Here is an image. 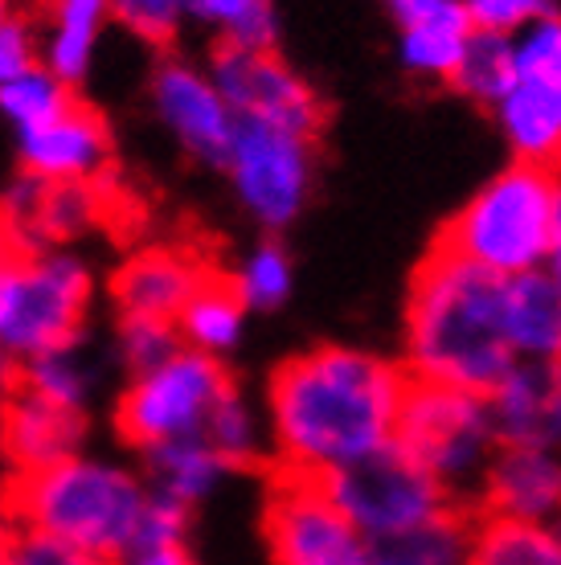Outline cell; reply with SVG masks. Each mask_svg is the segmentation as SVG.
Segmentation results:
<instances>
[{"instance_id":"60d3db41","label":"cell","mask_w":561,"mask_h":565,"mask_svg":"<svg viewBox=\"0 0 561 565\" xmlns=\"http://www.w3.org/2000/svg\"><path fill=\"white\" fill-rule=\"evenodd\" d=\"M4 17H13V0H0V21H4Z\"/></svg>"},{"instance_id":"d4e9b609","label":"cell","mask_w":561,"mask_h":565,"mask_svg":"<svg viewBox=\"0 0 561 565\" xmlns=\"http://www.w3.org/2000/svg\"><path fill=\"white\" fill-rule=\"evenodd\" d=\"M201 438H205L234 471H246V467H258L263 459H271L267 414H263L258 402H251V397L242 394L239 385L213 406Z\"/></svg>"},{"instance_id":"9c48e42d","label":"cell","mask_w":561,"mask_h":565,"mask_svg":"<svg viewBox=\"0 0 561 565\" xmlns=\"http://www.w3.org/2000/svg\"><path fill=\"white\" fill-rule=\"evenodd\" d=\"M324 488L366 541L398 537L406 529L435 521L438 512L455 509L451 495L398 443L332 471Z\"/></svg>"},{"instance_id":"9a60e30c","label":"cell","mask_w":561,"mask_h":565,"mask_svg":"<svg viewBox=\"0 0 561 565\" xmlns=\"http://www.w3.org/2000/svg\"><path fill=\"white\" fill-rule=\"evenodd\" d=\"M86 414L62 411L45 397H33L21 385H9L0 397V455L13 476L42 471V467L83 451Z\"/></svg>"},{"instance_id":"83f0119b","label":"cell","mask_w":561,"mask_h":565,"mask_svg":"<svg viewBox=\"0 0 561 565\" xmlns=\"http://www.w3.org/2000/svg\"><path fill=\"white\" fill-rule=\"evenodd\" d=\"M225 279H230L234 296L242 299L246 311H275L292 299L295 267H292V255L283 250V242L267 238L258 242V246H251L239 258L234 275H225Z\"/></svg>"},{"instance_id":"8992f818","label":"cell","mask_w":561,"mask_h":565,"mask_svg":"<svg viewBox=\"0 0 561 565\" xmlns=\"http://www.w3.org/2000/svg\"><path fill=\"white\" fill-rule=\"evenodd\" d=\"M393 443L451 495L455 509H479V488L496 455L484 397L410 377L393 423Z\"/></svg>"},{"instance_id":"603a6c76","label":"cell","mask_w":561,"mask_h":565,"mask_svg":"<svg viewBox=\"0 0 561 565\" xmlns=\"http://www.w3.org/2000/svg\"><path fill=\"white\" fill-rule=\"evenodd\" d=\"M467 565H561L558 524L508 521L476 512Z\"/></svg>"},{"instance_id":"ac0fdd59","label":"cell","mask_w":561,"mask_h":565,"mask_svg":"<svg viewBox=\"0 0 561 565\" xmlns=\"http://www.w3.org/2000/svg\"><path fill=\"white\" fill-rule=\"evenodd\" d=\"M210 267L177 246H148L119 267L112 282V299L119 316H148V320H177Z\"/></svg>"},{"instance_id":"277c9868","label":"cell","mask_w":561,"mask_h":565,"mask_svg":"<svg viewBox=\"0 0 561 565\" xmlns=\"http://www.w3.org/2000/svg\"><path fill=\"white\" fill-rule=\"evenodd\" d=\"M438 250L488 270L496 279L558 267L561 184L558 169L508 164L467 198L435 242Z\"/></svg>"},{"instance_id":"f546056e","label":"cell","mask_w":561,"mask_h":565,"mask_svg":"<svg viewBox=\"0 0 561 565\" xmlns=\"http://www.w3.org/2000/svg\"><path fill=\"white\" fill-rule=\"evenodd\" d=\"M512 83V38H496V33H472L464 45V57L451 74V86L464 90L472 103L500 99Z\"/></svg>"},{"instance_id":"d6a6232c","label":"cell","mask_w":561,"mask_h":565,"mask_svg":"<svg viewBox=\"0 0 561 565\" xmlns=\"http://www.w3.org/2000/svg\"><path fill=\"white\" fill-rule=\"evenodd\" d=\"M119 25L148 45H172L184 29V0H107Z\"/></svg>"},{"instance_id":"e575fe53","label":"cell","mask_w":561,"mask_h":565,"mask_svg":"<svg viewBox=\"0 0 561 565\" xmlns=\"http://www.w3.org/2000/svg\"><path fill=\"white\" fill-rule=\"evenodd\" d=\"M0 565H107V562H98L91 553L50 537V533L13 524L9 537H4V550H0Z\"/></svg>"},{"instance_id":"1f68e13d","label":"cell","mask_w":561,"mask_h":565,"mask_svg":"<svg viewBox=\"0 0 561 565\" xmlns=\"http://www.w3.org/2000/svg\"><path fill=\"white\" fill-rule=\"evenodd\" d=\"M115 349L124 356V365L131 373H144V369L169 361L177 349H181V337L169 320H148V316H119V328H115Z\"/></svg>"},{"instance_id":"f35d334b","label":"cell","mask_w":561,"mask_h":565,"mask_svg":"<svg viewBox=\"0 0 561 565\" xmlns=\"http://www.w3.org/2000/svg\"><path fill=\"white\" fill-rule=\"evenodd\" d=\"M9 529H13V516L4 509V495H0V550H4V537H9Z\"/></svg>"},{"instance_id":"d6986e66","label":"cell","mask_w":561,"mask_h":565,"mask_svg":"<svg viewBox=\"0 0 561 565\" xmlns=\"http://www.w3.org/2000/svg\"><path fill=\"white\" fill-rule=\"evenodd\" d=\"M505 340L517 361H558L561 353V279L558 267L505 279L500 291Z\"/></svg>"},{"instance_id":"cb8c5ba5","label":"cell","mask_w":561,"mask_h":565,"mask_svg":"<svg viewBox=\"0 0 561 565\" xmlns=\"http://www.w3.org/2000/svg\"><path fill=\"white\" fill-rule=\"evenodd\" d=\"M472 521L476 512L447 509L435 521L406 529L398 537L369 541L373 565H467V545H472Z\"/></svg>"},{"instance_id":"5bb4252c","label":"cell","mask_w":561,"mask_h":565,"mask_svg":"<svg viewBox=\"0 0 561 565\" xmlns=\"http://www.w3.org/2000/svg\"><path fill=\"white\" fill-rule=\"evenodd\" d=\"M488 418L496 447H541L558 451L561 382L558 361H517L488 394Z\"/></svg>"},{"instance_id":"4316f807","label":"cell","mask_w":561,"mask_h":565,"mask_svg":"<svg viewBox=\"0 0 561 565\" xmlns=\"http://www.w3.org/2000/svg\"><path fill=\"white\" fill-rule=\"evenodd\" d=\"M184 21L205 25L218 45L275 50V38H279L275 0H184Z\"/></svg>"},{"instance_id":"6da1fadb","label":"cell","mask_w":561,"mask_h":565,"mask_svg":"<svg viewBox=\"0 0 561 565\" xmlns=\"http://www.w3.org/2000/svg\"><path fill=\"white\" fill-rule=\"evenodd\" d=\"M406 382L410 373L390 356L352 344H320L283 361L263 397L275 471L328 480L390 447Z\"/></svg>"},{"instance_id":"8fae6325","label":"cell","mask_w":561,"mask_h":565,"mask_svg":"<svg viewBox=\"0 0 561 565\" xmlns=\"http://www.w3.org/2000/svg\"><path fill=\"white\" fill-rule=\"evenodd\" d=\"M205 71L234 119L275 124V128H292L320 140L324 99L292 62H283L279 50L218 45Z\"/></svg>"},{"instance_id":"f1b7e54d","label":"cell","mask_w":561,"mask_h":565,"mask_svg":"<svg viewBox=\"0 0 561 565\" xmlns=\"http://www.w3.org/2000/svg\"><path fill=\"white\" fill-rule=\"evenodd\" d=\"M74 99H78L74 86L62 83L57 74H50L42 62H38V66H29L25 74H17L13 83L0 86V115H4L9 128L21 136V131H33V128H42V124H50V119H57Z\"/></svg>"},{"instance_id":"44dd1931","label":"cell","mask_w":561,"mask_h":565,"mask_svg":"<svg viewBox=\"0 0 561 565\" xmlns=\"http://www.w3.org/2000/svg\"><path fill=\"white\" fill-rule=\"evenodd\" d=\"M112 21L107 0H50V25L42 38V66L62 83L78 86L95 66L103 29Z\"/></svg>"},{"instance_id":"3957f363","label":"cell","mask_w":561,"mask_h":565,"mask_svg":"<svg viewBox=\"0 0 561 565\" xmlns=\"http://www.w3.org/2000/svg\"><path fill=\"white\" fill-rule=\"evenodd\" d=\"M144 504L148 483L140 467L86 451L66 455L42 471L13 476V488L4 492L13 524L50 533L107 565L124 562L136 550Z\"/></svg>"},{"instance_id":"8d00e7d4","label":"cell","mask_w":561,"mask_h":565,"mask_svg":"<svg viewBox=\"0 0 561 565\" xmlns=\"http://www.w3.org/2000/svg\"><path fill=\"white\" fill-rule=\"evenodd\" d=\"M42 62V33L33 29L29 17H4L0 21V86L13 83L17 74Z\"/></svg>"},{"instance_id":"836d02e7","label":"cell","mask_w":561,"mask_h":565,"mask_svg":"<svg viewBox=\"0 0 561 565\" xmlns=\"http://www.w3.org/2000/svg\"><path fill=\"white\" fill-rule=\"evenodd\" d=\"M459 4L472 33H496V38H517L520 29L558 17L553 0H459Z\"/></svg>"},{"instance_id":"ba28073f","label":"cell","mask_w":561,"mask_h":565,"mask_svg":"<svg viewBox=\"0 0 561 565\" xmlns=\"http://www.w3.org/2000/svg\"><path fill=\"white\" fill-rule=\"evenodd\" d=\"M316 136L275 124L234 119L222 172L239 198L242 213L263 230L279 234L308 210L316 181Z\"/></svg>"},{"instance_id":"2e32d148","label":"cell","mask_w":561,"mask_h":565,"mask_svg":"<svg viewBox=\"0 0 561 565\" xmlns=\"http://www.w3.org/2000/svg\"><path fill=\"white\" fill-rule=\"evenodd\" d=\"M491 115L517 164L558 169L561 71H512V83L491 103Z\"/></svg>"},{"instance_id":"52a82bcc","label":"cell","mask_w":561,"mask_h":565,"mask_svg":"<svg viewBox=\"0 0 561 565\" xmlns=\"http://www.w3.org/2000/svg\"><path fill=\"white\" fill-rule=\"evenodd\" d=\"M230 390H234V377L225 361L201 356L193 349H177L169 361L131 373L115 406V430L140 455L165 443L197 438L210 423L213 406Z\"/></svg>"},{"instance_id":"484cf974","label":"cell","mask_w":561,"mask_h":565,"mask_svg":"<svg viewBox=\"0 0 561 565\" xmlns=\"http://www.w3.org/2000/svg\"><path fill=\"white\" fill-rule=\"evenodd\" d=\"M13 385L29 390L33 397L54 402L62 411L86 414L91 394H95V365H91V356H83V340H78L71 349H54V353H42L25 365H17Z\"/></svg>"},{"instance_id":"ffe728a7","label":"cell","mask_w":561,"mask_h":565,"mask_svg":"<svg viewBox=\"0 0 561 565\" xmlns=\"http://www.w3.org/2000/svg\"><path fill=\"white\" fill-rule=\"evenodd\" d=\"M140 459H144L140 476H144V483H148V492L165 495V500H172V504H181V509H189V512H193L197 504L213 500L225 483L239 476L201 435L152 447V451H144Z\"/></svg>"},{"instance_id":"4dcf8cb0","label":"cell","mask_w":561,"mask_h":565,"mask_svg":"<svg viewBox=\"0 0 561 565\" xmlns=\"http://www.w3.org/2000/svg\"><path fill=\"white\" fill-rule=\"evenodd\" d=\"M472 33L451 29H398V62L419 83H451Z\"/></svg>"},{"instance_id":"7c38bea8","label":"cell","mask_w":561,"mask_h":565,"mask_svg":"<svg viewBox=\"0 0 561 565\" xmlns=\"http://www.w3.org/2000/svg\"><path fill=\"white\" fill-rule=\"evenodd\" d=\"M148 99L160 128L169 131L184 156H193L197 164L222 169L234 136V111L218 95L205 66H197L193 57L165 54L148 78Z\"/></svg>"},{"instance_id":"ab89813d","label":"cell","mask_w":561,"mask_h":565,"mask_svg":"<svg viewBox=\"0 0 561 565\" xmlns=\"http://www.w3.org/2000/svg\"><path fill=\"white\" fill-rule=\"evenodd\" d=\"M9 385H13V369H9V361L0 356V397L9 394Z\"/></svg>"},{"instance_id":"e0dca14e","label":"cell","mask_w":561,"mask_h":565,"mask_svg":"<svg viewBox=\"0 0 561 565\" xmlns=\"http://www.w3.org/2000/svg\"><path fill=\"white\" fill-rule=\"evenodd\" d=\"M561 509V463L558 451L541 447H496L479 488V509L508 521L553 524Z\"/></svg>"},{"instance_id":"4fadbf2b","label":"cell","mask_w":561,"mask_h":565,"mask_svg":"<svg viewBox=\"0 0 561 565\" xmlns=\"http://www.w3.org/2000/svg\"><path fill=\"white\" fill-rule=\"evenodd\" d=\"M21 172L42 184H95L112 164V128L107 119L74 99L66 111L33 131L17 136Z\"/></svg>"},{"instance_id":"30bf717a","label":"cell","mask_w":561,"mask_h":565,"mask_svg":"<svg viewBox=\"0 0 561 565\" xmlns=\"http://www.w3.org/2000/svg\"><path fill=\"white\" fill-rule=\"evenodd\" d=\"M271 565H373L369 541L337 509L324 480L275 471L263 500Z\"/></svg>"},{"instance_id":"7a4b0ae2","label":"cell","mask_w":561,"mask_h":565,"mask_svg":"<svg viewBox=\"0 0 561 565\" xmlns=\"http://www.w3.org/2000/svg\"><path fill=\"white\" fill-rule=\"evenodd\" d=\"M505 279L447 250H431L406 299V373L419 382L488 394L517 365L500 320Z\"/></svg>"},{"instance_id":"5b68a950","label":"cell","mask_w":561,"mask_h":565,"mask_svg":"<svg viewBox=\"0 0 561 565\" xmlns=\"http://www.w3.org/2000/svg\"><path fill=\"white\" fill-rule=\"evenodd\" d=\"M95 270L62 246H13L0 238V356L9 369L71 349L86 337Z\"/></svg>"},{"instance_id":"7402d4cb","label":"cell","mask_w":561,"mask_h":565,"mask_svg":"<svg viewBox=\"0 0 561 565\" xmlns=\"http://www.w3.org/2000/svg\"><path fill=\"white\" fill-rule=\"evenodd\" d=\"M172 328L181 337V349H193L201 356L225 361L242 344V337H246V308L234 296L230 279L210 270L205 282L189 296V303L177 311Z\"/></svg>"},{"instance_id":"d590c367","label":"cell","mask_w":561,"mask_h":565,"mask_svg":"<svg viewBox=\"0 0 561 565\" xmlns=\"http://www.w3.org/2000/svg\"><path fill=\"white\" fill-rule=\"evenodd\" d=\"M189 516L193 512L172 504L165 495L148 492V504H144L140 529H136V550H165V545H184V533H189Z\"/></svg>"},{"instance_id":"74e56055","label":"cell","mask_w":561,"mask_h":565,"mask_svg":"<svg viewBox=\"0 0 561 565\" xmlns=\"http://www.w3.org/2000/svg\"><path fill=\"white\" fill-rule=\"evenodd\" d=\"M115 565H193V557H189L184 545H165V550L127 553L124 562H115Z\"/></svg>"}]
</instances>
